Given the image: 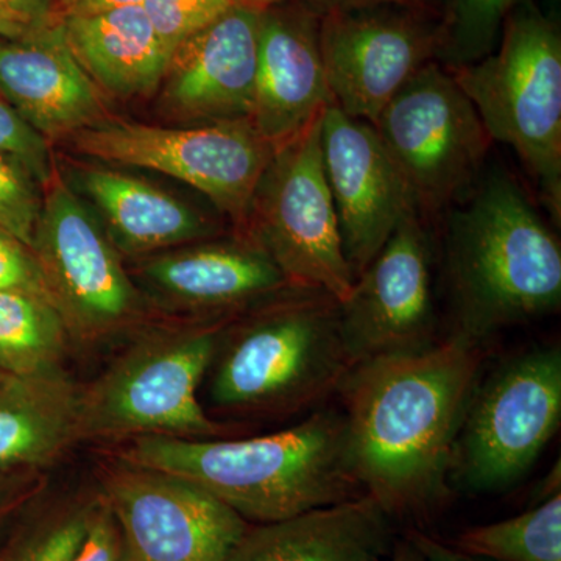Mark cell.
<instances>
[{"label":"cell","instance_id":"23","mask_svg":"<svg viewBox=\"0 0 561 561\" xmlns=\"http://www.w3.org/2000/svg\"><path fill=\"white\" fill-rule=\"evenodd\" d=\"M58 22L81 68L101 90L135 98L160 87L169 55L142 5Z\"/></svg>","mask_w":561,"mask_h":561},{"label":"cell","instance_id":"33","mask_svg":"<svg viewBox=\"0 0 561 561\" xmlns=\"http://www.w3.org/2000/svg\"><path fill=\"white\" fill-rule=\"evenodd\" d=\"M50 481L49 472L44 471L0 472V537L24 505Z\"/></svg>","mask_w":561,"mask_h":561},{"label":"cell","instance_id":"9","mask_svg":"<svg viewBox=\"0 0 561 561\" xmlns=\"http://www.w3.org/2000/svg\"><path fill=\"white\" fill-rule=\"evenodd\" d=\"M561 421V350L527 351L479 379L454 445L449 486L493 493L519 481Z\"/></svg>","mask_w":561,"mask_h":561},{"label":"cell","instance_id":"11","mask_svg":"<svg viewBox=\"0 0 561 561\" xmlns=\"http://www.w3.org/2000/svg\"><path fill=\"white\" fill-rule=\"evenodd\" d=\"M95 160L149 169L202 192L241 228L275 150L250 121L165 128L103 119L70 136Z\"/></svg>","mask_w":561,"mask_h":561},{"label":"cell","instance_id":"5","mask_svg":"<svg viewBox=\"0 0 561 561\" xmlns=\"http://www.w3.org/2000/svg\"><path fill=\"white\" fill-rule=\"evenodd\" d=\"M230 319L146 327L130 335L98 378L81 386V445L111 448L139 437H238L242 427L214 420L198 397L221 328Z\"/></svg>","mask_w":561,"mask_h":561},{"label":"cell","instance_id":"1","mask_svg":"<svg viewBox=\"0 0 561 561\" xmlns=\"http://www.w3.org/2000/svg\"><path fill=\"white\" fill-rule=\"evenodd\" d=\"M481 367L482 346L448 335L346 373L337 391L354 472L390 518H427L448 500L454 445Z\"/></svg>","mask_w":561,"mask_h":561},{"label":"cell","instance_id":"26","mask_svg":"<svg viewBox=\"0 0 561 561\" xmlns=\"http://www.w3.org/2000/svg\"><path fill=\"white\" fill-rule=\"evenodd\" d=\"M453 548L493 561H561V494L504 519L461 531Z\"/></svg>","mask_w":561,"mask_h":561},{"label":"cell","instance_id":"36","mask_svg":"<svg viewBox=\"0 0 561 561\" xmlns=\"http://www.w3.org/2000/svg\"><path fill=\"white\" fill-rule=\"evenodd\" d=\"M144 0H58V21L72 16H88L122 7L142 5Z\"/></svg>","mask_w":561,"mask_h":561},{"label":"cell","instance_id":"21","mask_svg":"<svg viewBox=\"0 0 561 561\" xmlns=\"http://www.w3.org/2000/svg\"><path fill=\"white\" fill-rule=\"evenodd\" d=\"M80 389L66 367L0 378V472H49L81 445Z\"/></svg>","mask_w":561,"mask_h":561},{"label":"cell","instance_id":"2","mask_svg":"<svg viewBox=\"0 0 561 561\" xmlns=\"http://www.w3.org/2000/svg\"><path fill=\"white\" fill-rule=\"evenodd\" d=\"M103 449L194 482L250 524L279 522L367 494L354 472L345 415L337 409H320L262 437H139Z\"/></svg>","mask_w":561,"mask_h":561},{"label":"cell","instance_id":"37","mask_svg":"<svg viewBox=\"0 0 561 561\" xmlns=\"http://www.w3.org/2000/svg\"><path fill=\"white\" fill-rule=\"evenodd\" d=\"M305 9L312 11L317 16L331 13V11L350 9V7L368 5V3L390 2V0H297Z\"/></svg>","mask_w":561,"mask_h":561},{"label":"cell","instance_id":"10","mask_svg":"<svg viewBox=\"0 0 561 561\" xmlns=\"http://www.w3.org/2000/svg\"><path fill=\"white\" fill-rule=\"evenodd\" d=\"M373 127L423 217L472 190L493 142L451 70L435 60L401 88Z\"/></svg>","mask_w":561,"mask_h":561},{"label":"cell","instance_id":"6","mask_svg":"<svg viewBox=\"0 0 561 561\" xmlns=\"http://www.w3.org/2000/svg\"><path fill=\"white\" fill-rule=\"evenodd\" d=\"M491 140L507 144L537 183L552 220L561 217V35L534 0H519L496 49L451 70Z\"/></svg>","mask_w":561,"mask_h":561},{"label":"cell","instance_id":"8","mask_svg":"<svg viewBox=\"0 0 561 561\" xmlns=\"http://www.w3.org/2000/svg\"><path fill=\"white\" fill-rule=\"evenodd\" d=\"M320 122L275 150L241 230L243 241L261 250L291 286L324 291L343 302L356 278L343 254L324 176Z\"/></svg>","mask_w":561,"mask_h":561},{"label":"cell","instance_id":"15","mask_svg":"<svg viewBox=\"0 0 561 561\" xmlns=\"http://www.w3.org/2000/svg\"><path fill=\"white\" fill-rule=\"evenodd\" d=\"M320 144L343 254L357 278L400 221L419 208L368 122L354 119L332 102L321 116Z\"/></svg>","mask_w":561,"mask_h":561},{"label":"cell","instance_id":"19","mask_svg":"<svg viewBox=\"0 0 561 561\" xmlns=\"http://www.w3.org/2000/svg\"><path fill=\"white\" fill-rule=\"evenodd\" d=\"M136 276L160 305L201 320L238 316L294 287L261 250L243 239L187 243L138 257Z\"/></svg>","mask_w":561,"mask_h":561},{"label":"cell","instance_id":"31","mask_svg":"<svg viewBox=\"0 0 561 561\" xmlns=\"http://www.w3.org/2000/svg\"><path fill=\"white\" fill-rule=\"evenodd\" d=\"M0 291H25L50 300L35 254L0 228Z\"/></svg>","mask_w":561,"mask_h":561},{"label":"cell","instance_id":"29","mask_svg":"<svg viewBox=\"0 0 561 561\" xmlns=\"http://www.w3.org/2000/svg\"><path fill=\"white\" fill-rule=\"evenodd\" d=\"M231 5V0H144L142 3L169 60L184 39L216 21Z\"/></svg>","mask_w":561,"mask_h":561},{"label":"cell","instance_id":"30","mask_svg":"<svg viewBox=\"0 0 561 561\" xmlns=\"http://www.w3.org/2000/svg\"><path fill=\"white\" fill-rule=\"evenodd\" d=\"M0 153L20 162L36 183L46 186L51 173L49 146L0 95Z\"/></svg>","mask_w":561,"mask_h":561},{"label":"cell","instance_id":"17","mask_svg":"<svg viewBox=\"0 0 561 561\" xmlns=\"http://www.w3.org/2000/svg\"><path fill=\"white\" fill-rule=\"evenodd\" d=\"M332 103L320 49V16L297 0L261 10L251 125L278 150Z\"/></svg>","mask_w":561,"mask_h":561},{"label":"cell","instance_id":"40","mask_svg":"<svg viewBox=\"0 0 561 561\" xmlns=\"http://www.w3.org/2000/svg\"><path fill=\"white\" fill-rule=\"evenodd\" d=\"M408 2H419V3H424V0H408Z\"/></svg>","mask_w":561,"mask_h":561},{"label":"cell","instance_id":"14","mask_svg":"<svg viewBox=\"0 0 561 561\" xmlns=\"http://www.w3.org/2000/svg\"><path fill=\"white\" fill-rule=\"evenodd\" d=\"M339 327L351 367L438 342L434 249L420 213L400 221L354 280L350 297L339 302Z\"/></svg>","mask_w":561,"mask_h":561},{"label":"cell","instance_id":"4","mask_svg":"<svg viewBox=\"0 0 561 561\" xmlns=\"http://www.w3.org/2000/svg\"><path fill=\"white\" fill-rule=\"evenodd\" d=\"M350 368L339 302L289 287L224 324L205 379L214 411L279 419L319 404Z\"/></svg>","mask_w":561,"mask_h":561},{"label":"cell","instance_id":"32","mask_svg":"<svg viewBox=\"0 0 561 561\" xmlns=\"http://www.w3.org/2000/svg\"><path fill=\"white\" fill-rule=\"evenodd\" d=\"M73 561H133L108 505L103 501Z\"/></svg>","mask_w":561,"mask_h":561},{"label":"cell","instance_id":"18","mask_svg":"<svg viewBox=\"0 0 561 561\" xmlns=\"http://www.w3.org/2000/svg\"><path fill=\"white\" fill-rule=\"evenodd\" d=\"M0 95L46 140L105 119L101 88L70 50L60 22L0 35Z\"/></svg>","mask_w":561,"mask_h":561},{"label":"cell","instance_id":"22","mask_svg":"<svg viewBox=\"0 0 561 561\" xmlns=\"http://www.w3.org/2000/svg\"><path fill=\"white\" fill-rule=\"evenodd\" d=\"M79 173L81 187L101 210L110 241L125 256L138 260L214 232L201 213L147 181L103 168Z\"/></svg>","mask_w":561,"mask_h":561},{"label":"cell","instance_id":"7","mask_svg":"<svg viewBox=\"0 0 561 561\" xmlns=\"http://www.w3.org/2000/svg\"><path fill=\"white\" fill-rule=\"evenodd\" d=\"M44 187L32 251L70 341L99 345L146 328L138 286L102 225L57 172Z\"/></svg>","mask_w":561,"mask_h":561},{"label":"cell","instance_id":"24","mask_svg":"<svg viewBox=\"0 0 561 561\" xmlns=\"http://www.w3.org/2000/svg\"><path fill=\"white\" fill-rule=\"evenodd\" d=\"M102 493L95 479L49 483L18 513L0 537V561H73Z\"/></svg>","mask_w":561,"mask_h":561},{"label":"cell","instance_id":"28","mask_svg":"<svg viewBox=\"0 0 561 561\" xmlns=\"http://www.w3.org/2000/svg\"><path fill=\"white\" fill-rule=\"evenodd\" d=\"M36 181L7 154L0 153V228L32 250L41 213Z\"/></svg>","mask_w":561,"mask_h":561},{"label":"cell","instance_id":"41","mask_svg":"<svg viewBox=\"0 0 561 561\" xmlns=\"http://www.w3.org/2000/svg\"><path fill=\"white\" fill-rule=\"evenodd\" d=\"M2 376H3L2 373H0V378H2Z\"/></svg>","mask_w":561,"mask_h":561},{"label":"cell","instance_id":"38","mask_svg":"<svg viewBox=\"0 0 561 561\" xmlns=\"http://www.w3.org/2000/svg\"><path fill=\"white\" fill-rule=\"evenodd\" d=\"M382 561H424L419 549L412 545L409 538L405 541L397 542L391 549L389 556Z\"/></svg>","mask_w":561,"mask_h":561},{"label":"cell","instance_id":"39","mask_svg":"<svg viewBox=\"0 0 561 561\" xmlns=\"http://www.w3.org/2000/svg\"><path fill=\"white\" fill-rule=\"evenodd\" d=\"M231 2L238 3V5L250 7V9L265 10L268 7L286 2V0H231Z\"/></svg>","mask_w":561,"mask_h":561},{"label":"cell","instance_id":"12","mask_svg":"<svg viewBox=\"0 0 561 561\" xmlns=\"http://www.w3.org/2000/svg\"><path fill=\"white\" fill-rule=\"evenodd\" d=\"M92 478L133 561H224L250 526L194 482L106 451Z\"/></svg>","mask_w":561,"mask_h":561},{"label":"cell","instance_id":"16","mask_svg":"<svg viewBox=\"0 0 561 561\" xmlns=\"http://www.w3.org/2000/svg\"><path fill=\"white\" fill-rule=\"evenodd\" d=\"M261 10L232 3L173 50L160 87L164 108L202 125L250 121Z\"/></svg>","mask_w":561,"mask_h":561},{"label":"cell","instance_id":"34","mask_svg":"<svg viewBox=\"0 0 561 561\" xmlns=\"http://www.w3.org/2000/svg\"><path fill=\"white\" fill-rule=\"evenodd\" d=\"M49 0H0V35L28 31L46 21Z\"/></svg>","mask_w":561,"mask_h":561},{"label":"cell","instance_id":"20","mask_svg":"<svg viewBox=\"0 0 561 561\" xmlns=\"http://www.w3.org/2000/svg\"><path fill=\"white\" fill-rule=\"evenodd\" d=\"M393 518L368 494L279 519L250 524L224 561H382Z\"/></svg>","mask_w":561,"mask_h":561},{"label":"cell","instance_id":"13","mask_svg":"<svg viewBox=\"0 0 561 561\" xmlns=\"http://www.w3.org/2000/svg\"><path fill=\"white\" fill-rule=\"evenodd\" d=\"M320 49L332 102L375 124L438 49V18L424 3H368L320 16Z\"/></svg>","mask_w":561,"mask_h":561},{"label":"cell","instance_id":"25","mask_svg":"<svg viewBox=\"0 0 561 561\" xmlns=\"http://www.w3.org/2000/svg\"><path fill=\"white\" fill-rule=\"evenodd\" d=\"M72 345L54 302L25 291H0V373L65 367Z\"/></svg>","mask_w":561,"mask_h":561},{"label":"cell","instance_id":"27","mask_svg":"<svg viewBox=\"0 0 561 561\" xmlns=\"http://www.w3.org/2000/svg\"><path fill=\"white\" fill-rule=\"evenodd\" d=\"M519 0H443L435 61L457 70L496 49L502 27Z\"/></svg>","mask_w":561,"mask_h":561},{"label":"cell","instance_id":"35","mask_svg":"<svg viewBox=\"0 0 561 561\" xmlns=\"http://www.w3.org/2000/svg\"><path fill=\"white\" fill-rule=\"evenodd\" d=\"M408 538L419 549L424 561H493L461 552L453 548L449 542L438 541L437 538L430 537L420 530H412Z\"/></svg>","mask_w":561,"mask_h":561},{"label":"cell","instance_id":"3","mask_svg":"<svg viewBox=\"0 0 561 561\" xmlns=\"http://www.w3.org/2000/svg\"><path fill=\"white\" fill-rule=\"evenodd\" d=\"M448 210L449 335L482 346L497 332L559 311L560 242L518 181L483 172Z\"/></svg>","mask_w":561,"mask_h":561}]
</instances>
